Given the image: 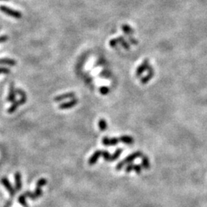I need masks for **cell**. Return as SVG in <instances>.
I'll use <instances>...</instances> for the list:
<instances>
[{"label": "cell", "mask_w": 207, "mask_h": 207, "mask_svg": "<svg viewBox=\"0 0 207 207\" xmlns=\"http://www.w3.org/2000/svg\"><path fill=\"white\" fill-rule=\"evenodd\" d=\"M12 206V201H8L4 207H10Z\"/></svg>", "instance_id": "cell-32"}, {"label": "cell", "mask_w": 207, "mask_h": 207, "mask_svg": "<svg viewBox=\"0 0 207 207\" xmlns=\"http://www.w3.org/2000/svg\"><path fill=\"white\" fill-rule=\"evenodd\" d=\"M24 195L26 196V197H29V198H30L31 200H36V196L35 195V193H31V192H26V193H24Z\"/></svg>", "instance_id": "cell-25"}, {"label": "cell", "mask_w": 207, "mask_h": 207, "mask_svg": "<svg viewBox=\"0 0 207 207\" xmlns=\"http://www.w3.org/2000/svg\"><path fill=\"white\" fill-rule=\"evenodd\" d=\"M74 97H75V94L73 93V92H69V93L63 94H61V95L57 96V97H54V101L55 102H59V101H62L66 100V99L74 98Z\"/></svg>", "instance_id": "cell-6"}, {"label": "cell", "mask_w": 207, "mask_h": 207, "mask_svg": "<svg viewBox=\"0 0 207 207\" xmlns=\"http://www.w3.org/2000/svg\"><path fill=\"white\" fill-rule=\"evenodd\" d=\"M128 40H129V42L131 43L132 45H137V43H138V41L136 40V39H134L133 37H131V35H128Z\"/></svg>", "instance_id": "cell-30"}, {"label": "cell", "mask_w": 207, "mask_h": 207, "mask_svg": "<svg viewBox=\"0 0 207 207\" xmlns=\"http://www.w3.org/2000/svg\"><path fill=\"white\" fill-rule=\"evenodd\" d=\"M20 105H21V104L19 101H14V102H13V104H12L11 107H9V109H8V113H9V114L14 113V112L16 111V110H17L18 107H19Z\"/></svg>", "instance_id": "cell-15"}, {"label": "cell", "mask_w": 207, "mask_h": 207, "mask_svg": "<svg viewBox=\"0 0 207 207\" xmlns=\"http://www.w3.org/2000/svg\"><path fill=\"white\" fill-rule=\"evenodd\" d=\"M121 28L122 29H123L124 32L125 33V34H127V35H130L134 34V30H133V29H132L130 26H127V25L124 24L123 26H121Z\"/></svg>", "instance_id": "cell-17"}, {"label": "cell", "mask_w": 207, "mask_h": 207, "mask_svg": "<svg viewBox=\"0 0 207 207\" xmlns=\"http://www.w3.org/2000/svg\"><path fill=\"white\" fill-rule=\"evenodd\" d=\"M16 90H15L14 87V83L12 82L9 85V95H8L7 97V101L9 102H14L16 101Z\"/></svg>", "instance_id": "cell-9"}, {"label": "cell", "mask_w": 207, "mask_h": 207, "mask_svg": "<svg viewBox=\"0 0 207 207\" xmlns=\"http://www.w3.org/2000/svg\"><path fill=\"white\" fill-rule=\"evenodd\" d=\"M0 11H2L5 14L8 15V16L15 18V19H21V16H22L20 12L14 10V9H12L10 8H8L4 6H0Z\"/></svg>", "instance_id": "cell-2"}, {"label": "cell", "mask_w": 207, "mask_h": 207, "mask_svg": "<svg viewBox=\"0 0 207 207\" xmlns=\"http://www.w3.org/2000/svg\"><path fill=\"white\" fill-rule=\"evenodd\" d=\"M117 40H118V43L122 45V47L124 48L126 50H129L130 47H129V45L126 42V41L124 40L123 36H120V37L117 38Z\"/></svg>", "instance_id": "cell-18"}, {"label": "cell", "mask_w": 207, "mask_h": 207, "mask_svg": "<svg viewBox=\"0 0 207 207\" xmlns=\"http://www.w3.org/2000/svg\"><path fill=\"white\" fill-rule=\"evenodd\" d=\"M0 64H7V65L15 66L16 64V62L13 59H0Z\"/></svg>", "instance_id": "cell-16"}, {"label": "cell", "mask_w": 207, "mask_h": 207, "mask_svg": "<svg viewBox=\"0 0 207 207\" xmlns=\"http://www.w3.org/2000/svg\"><path fill=\"white\" fill-rule=\"evenodd\" d=\"M120 142L118 138H108L107 137H104L102 140V143L105 146H114L117 145Z\"/></svg>", "instance_id": "cell-8"}, {"label": "cell", "mask_w": 207, "mask_h": 207, "mask_svg": "<svg viewBox=\"0 0 207 207\" xmlns=\"http://www.w3.org/2000/svg\"><path fill=\"white\" fill-rule=\"evenodd\" d=\"M109 88L107 87H101L100 88V92L101 94H103V95H107L109 93Z\"/></svg>", "instance_id": "cell-27"}, {"label": "cell", "mask_w": 207, "mask_h": 207, "mask_svg": "<svg viewBox=\"0 0 207 207\" xmlns=\"http://www.w3.org/2000/svg\"><path fill=\"white\" fill-rule=\"evenodd\" d=\"M35 195L36 198H39L41 195H42V190H41V188H38V187H36L35 190Z\"/></svg>", "instance_id": "cell-26"}, {"label": "cell", "mask_w": 207, "mask_h": 207, "mask_svg": "<svg viewBox=\"0 0 207 207\" xmlns=\"http://www.w3.org/2000/svg\"><path fill=\"white\" fill-rule=\"evenodd\" d=\"M118 44V40L117 39H114L110 41V46L112 48H114L117 46V45Z\"/></svg>", "instance_id": "cell-29"}, {"label": "cell", "mask_w": 207, "mask_h": 207, "mask_svg": "<svg viewBox=\"0 0 207 207\" xmlns=\"http://www.w3.org/2000/svg\"><path fill=\"white\" fill-rule=\"evenodd\" d=\"M142 156H143V154H142V152H140V151H137V152H135V153H131V154L129 155L128 157H126L123 161H120V163L117 165V167H116V170H121V169L124 167V166L127 164V163H131V162H133L135 159L138 158V157H142Z\"/></svg>", "instance_id": "cell-1"}, {"label": "cell", "mask_w": 207, "mask_h": 207, "mask_svg": "<svg viewBox=\"0 0 207 207\" xmlns=\"http://www.w3.org/2000/svg\"><path fill=\"white\" fill-rule=\"evenodd\" d=\"M149 66H150L149 65V60L148 59H145V60L143 61V62L137 68V71H136V76H137V77H140L145 71L147 70Z\"/></svg>", "instance_id": "cell-4"}, {"label": "cell", "mask_w": 207, "mask_h": 207, "mask_svg": "<svg viewBox=\"0 0 207 207\" xmlns=\"http://www.w3.org/2000/svg\"><path fill=\"white\" fill-rule=\"evenodd\" d=\"M78 102V101L77 99L74 98V99H72L71 101H69L64 102V103H62V104H60V105L59 106V109H62V110H65V109L72 108V107L77 105Z\"/></svg>", "instance_id": "cell-5"}, {"label": "cell", "mask_w": 207, "mask_h": 207, "mask_svg": "<svg viewBox=\"0 0 207 207\" xmlns=\"http://www.w3.org/2000/svg\"><path fill=\"white\" fill-rule=\"evenodd\" d=\"M147 71H148V74H147L145 77H143V78L141 79L142 84H147V83H148L149 81H150V79H151L153 77V75H154V72H153V69L150 66H149Z\"/></svg>", "instance_id": "cell-10"}, {"label": "cell", "mask_w": 207, "mask_h": 207, "mask_svg": "<svg viewBox=\"0 0 207 207\" xmlns=\"http://www.w3.org/2000/svg\"><path fill=\"white\" fill-rule=\"evenodd\" d=\"M142 166L138 164H128L126 167L125 171L126 173H130L131 171L134 170L137 173H141Z\"/></svg>", "instance_id": "cell-7"}, {"label": "cell", "mask_w": 207, "mask_h": 207, "mask_svg": "<svg viewBox=\"0 0 207 207\" xmlns=\"http://www.w3.org/2000/svg\"><path fill=\"white\" fill-rule=\"evenodd\" d=\"M123 152V150L122 149H117L113 155H111V161H114V160H117L119 157H120V153Z\"/></svg>", "instance_id": "cell-21"}, {"label": "cell", "mask_w": 207, "mask_h": 207, "mask_svg": "<svg viewBox=\"0 0 207 207\" xmlns=\"http://www.w3.org/2000/svg\"><path fill=\"white\" fill-rule=\"evenodd\" d=\"M101 155L103 156L104 159L106 160V161H111V155L108 152L106 151V150H104V151H102Z\"/></svg>", "instance_id": "cell-24"}, {"label": "cell", "mask_w": 207, "mask_h": 207, "mask_svg": "<svg viewBox=\"0 0 207 207\" xmlns=\"http://www.w3.org/2000/svg\"><path fill=\"white\" fill-rule=\"evenodd\" d=\"M102 151L101 150H97L94 153V154L90 157V159L88 160V163L90 165H94V163H97V161L98 160L99 157L101 156Z\"/></svg>", "instance_id": "cell-11"}, {"label": "cell", "mask_w": 207, "mask_h": 207, "mask_svg": "<svg viewBox=\"0 0 207 207\" xmlns=\"http://www.w3.org/2000/svg\"><path fill=\"white\" fill-rule=\"evenodd\" d=\"M98 127L101 131H105L107 130V122L104 119H101L98 122Z\"/></svg>", "instance_id": "cell-20"}, {"label": "cell", "mask_w": 207, "mask_h": 207, "mask_svg": "<svg viewBox=\"0 0 207 207\" xmlns=\"http://www.w3.org/2000/svg\"><path fill=\"white\" fill-rule=\"evenodd\" d=\"M0 1H9V0H0Z\"/></svg>", "instance_id": "cell-33"}, {"label": "cell", "mask_w": 207, "mask_h": 207, "mask_svg": "<svg viewBox=\"0 0 207 207\" xmlns=\"http://www.w3.org/2000/svg\"><path fill=\"white\" fill-rule=\"evenodd\" d=\"M21 176L19 172H16L15 174V183H16V190L19 191L21 188Z\"/></svg>", "instance_id": "cell-12"}, {"label": "cell", "mask_w": 207, "mask_h": 207, "mask_svg": "<svg viewBox=\"0 0 207 207\" xmlns=\"http://www.w3.org/2000/svg\"><path fill=\"white\" fill-rule=\"evenodd\" d=\"M7 40H8L7 35H3V36H1V37H0V43H2Z\"/></svg>", "instance_id": "cell-31"}, {"label": "cell", "mask_w": 207, "mask_h": 207, "mask_svg": "<svg viewBox=\"0 0 207 207\" xmlns=\"http://www.w3.org/2000/svg\"><path fill=\"white\" fill-rule=\"evenodd\" d=\"M119 140H120V142L125 143V144L130 145L134 143V139L131 137H130V136H121L119 138Z\"/></svg>", "instance_id": "cell-14"}, {"label": "cell", "mask_w": 207, "mask_h": 207, "mask_svg": "<svg viewBox=\"0 0 207 207\" xmlns=\"http://www.w3.org/2000/svg\"><path fill=\"white\" fill-rule=\"evenodd\" d=\"M141 166L145 169H149L150 168V161H149L148 157H146V156H142V163Z\"/></svg>", "instance_id": "cell-19"}, {"label": "cell", "mask_w": 207, "mask_h": 207, "mask_svg": "<svg viewBox=\"0 0 207 207\" xmlns=\"http://www.w3.org/2000/svg\"><path fill=\"white\" fill-rule=\"evenodd\" d=\"M9 73H10V70H9V68H0V74H9Z\"/></svg>", "instance_id": "cell-28"}, {"label": "cell", "mask_w": 207, "mask_h": 207, "mask_svg": "<svg viewBox=\"0 0 207 207\" xmlns=\"http://www.w3.org/2000/svg\"><path fill=\"white\" fill-rule=\"evenodd\" d=\"M46 184H47V180H46L45 178H41L38 180L37 183H36V187H38V188H41L42 186H45Z\"/></svg>", "instance_id": "cell-22"}, {"label": "cell", "mask_w": 207, "mask_h": 207, "mask_svg": "<svg viewBox=\"0 0 207 207\" xmlns=\"http://www.w3.org/2000/svg\"><path fill=\"white\" fill-rule=\"evenodd\" d=\"M1 183L3 186L6 187V190L9 191V193H10L11 196H14L15 193H16V190H15V189L13 188L12 186L11 183H9V180H8L6 177H2V178L1 179Z\"/></svg>", "instance_id": "cell-3"}, {"label": "cell", "mask_w": 207, "mask_h": 207, "mask_svg": "<svg viewBox=\"0 0 207 207\" xmlns=\"http://www.w3.org/2000/svg\"><path fill=\"white\" fill-rule=\"evenodd\" d=\"M16 92L19 94V95H20L21 98L20 100H19V101H20L21 104H24L26 102V101H27V97H26V94L25 93L24 91H22L20 88H17L16 90Z\"/></svg>", "instance_id": "cell-13"}, {"label": "cell", "mask_w": 207, "mask_h": 207, "mask_svg": "<svg viewBox=\"0 0 207 207\" xmlns=\"http://www.w3.org/2000/svg\"><path fill=\"white\" fill-rule=\"evenodd\" d=\"M26 196L24 194L21 195L19 197V203L23 206H27V203H26Z\"/></svg>", "instance_id": "cell-23"}]
</instances>
